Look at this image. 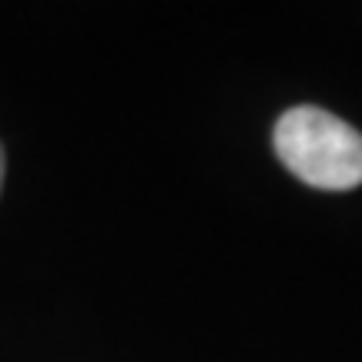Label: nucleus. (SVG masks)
Here are the masks:
<instances>
[{
    "mask_svg": "<svg viewBox=\"0 0 362 362\" xmlns=\"http://www.w3.org/2000/svg\"><path fill=\"white\" fill-rule=\"evenodd\" d=\"M0 188H4V148H0Z\"/></svg>",
    "mask_w": 362,
    "mask_h": 362,
    "instance_id": "2",
    "label": "nucleus"
},
{
    "mask_svg": "<svg viewBox=\"0 0 362 362\" xmlns=\"http://www.w3.org/2000/svg\"><path fill=\"white\" fill-rule=\"evenodd\" d=\"M275 155L298 181L322 192L362 185V134L322 107L298 104L275 121Z\"/></svg>",
    "mask_w": 362,
    "mask_h": 362,
    "instance_id": "1",
    "label": "nucleus"
}]
</instances>
